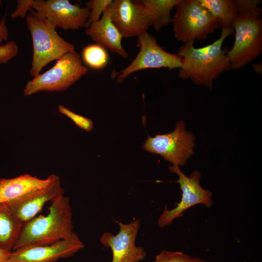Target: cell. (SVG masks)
Masks as SVG:
<instances>
[{"label":"cell","instance_id":"4dcf8cb0","mask_svg":"<svg viewBox=\"0 0 262 262\" xmlns=\"http://www.w3.org/2000/svg\"><path fill=\"white\" fill-rule=\"evenodd\" d=\"M1 4H2V1L0 0V6L1 5Z\"/></svg>","mask_w":262,"mask_h":262},{"label":"cell","instance_id":"f546056e","mask_svg":"<svg viewBox=\"0 0 262 262\" xmlns=\"http://www.w3.org/2000/svg\"><path fill=\"white\" fill-rule=\"evenodd\" d=\"M253 67L254 68L255 71L256 72L258 73L259 74H260V72L261 73V71L260 70V68H262V67H260V65L257 64L253 66Z\"/></svg>","mask_w":262,"mask_h":262},{"label":"cell","instance_id":"cb8c5ba5","mask_svg":"<svg viewBox=\"0 0 262 262\" xmlns=\"http://www.w3.org/2000/svg\"><path fill=\"white\" fill-rule=\"evenodd\" d=\"M18 52V46L14 41H10L4 45H0V64L8 63L17 55Z\"/></svg>","mask_w":262,"mask_h":262},{"label":"cell","instance_id":"7402d4cb","mask_svg":"<svg viewBox=\"0 0 262 262\" xmlns=\"http://www.w3.org/2000/svg\"><path fill=\"white\" fill-rule=\"evenodd\" d=\"M58 110L61 114L69 118L81 129L87 132L91 131L93 130V122L91 119L77 114L61 105L58 106Z\"/></svg>","mask_w":262,"mask_h":262},{"label":"cell","instance_id":"4fadbf2b","mask_svg":"<svg viewBox=\"0 0 262 262\" xmlns=\"http://www.w3.org/2000/svg\"><path fill=\"white\" fill-rule=\"evenodd\" d=\"M108 8L113 23L123 38L137 37L152 26L148 12L136 0H113Z\"/></svg>","mask_w":262,"mask_h":262},{"label":"cell","instance_id":"ba28073f","mask_svg":"<svg viewBox=\"0 0 262 262\" xmlns=\"http://www.w3.org/2000/svg\"><path fill=\"white\" fill-rule=\"evenodd\" d=\"M168 169L171 173L178 176L175 182L180 184L182 192L181 198L174 208L168 210L167 206L164 207L158 220V225L161 228L170 225L175 219L182 217L184 211L193 206L202 204L210 208L213 204L212 192L203 189L200 184L201 174L199 171H195L190 177H188L181 172L178 165L169 166Z\"/></svg>","mask_w":262,"mask_h":262},{"label":"cell","instance_id":"3957f363","mask_svg":"<svg viewBox=\"0 0 262 262\" xmlns=\"http://www.w3.org/2000/svg\"><path fill=\"white\" fill-rule=\"evenodd\" d=\"M32 10L31 14L27 15L26 19L32 36L33 47L30 73L34 77L40 74L42 68L48 63L74 51L75 48L73 44L58 34L55 27L46 19L33 14Z\"/></svg>","mask_w":262,"mask_h":262},{"label":"cell","instance_id":"5bb4252c","mask_svg":"<svg viewBox=\"0 0 262 262\" xmlns=\"http://www.w3.org/2000/svg\"><path fill=\"white\" fill-rule=\"evenodd\" d=\"M64 192L60 178L52 174L51 182L46 186L6 203L20 220L25 223L37 216L46 203L63 196Z\"/></svg>","mask_w":262,"mask_h":262},{"label":"cell","instance_id":"484cf974","mask_svg":"<svg viewBox=\"0 0 262 262\" xmlns=\"http://www.w3.org/2000/svg\"><path fill=\"white\" fill-rule=\"evenodd\" d=\"M33 0H18L16 1V7L14 12L11 15L12 18L18 17L24 18L26 16V13L32 9V5Z\"/></svg>","mask_w":262,"mask_h":262},{"label":"cell","instance_id":"277c9868","mask_svg":"<svg viewBox=\"0 0 262 262\" xmlns=\"http://www.w3.org/2000/svg\"><path fill=\"white\" fill-rule=\"evenodd\" d=\"M235 39L228 51L231 68L246 66L262 52V19L260 15L238 13L232 26Z\"/></svg>","mask_w":262,"mask_h":262},{"label":"cell","instance_id":"603a6c76","mask_svg":"<svg viewBox=\"0 0 262 262\" xmlns=\"http://www.w3.org/2000/svg\"><path fill=\"white\" fill-rule=\"evenodd\" d=\"M192 257L183 252L163 250L153 262H192Z\"/></svg>","mask_w":262,"mask_h":262},{"label":"cell","instance_id":"5b68a950","mask_svg":"<svg viewBox=\"0 0 262 262\" xmlns=\"http://www.w3.org/2000/svg\"><path fill=\"white\" fill-rule=\"evenodd\" d=\"M80 54L75 50L64 55L55 65L43 73L39 74L26 83L25 96L41 91L59 92L68 88L87 72Z\"/></svg>","mask_w":262,"mask_h":262},{"label":"cell","instance_id":"8fae6325","mask_svg":"<svg viewBox=\"0 0 262 262\" xmlns=\"http://www.w3.org/2000/svg\"><path fill=\"white\" fill-rule=\"evenodd\" d=\"M119 226L118 232L114 235L110 232L102 233L100 242L112 252L111 262H139L147 256L145 249L135 245L140 222L134 219L128 224L116 221Z\"/></svg>","mask_w":262,"mask_h":262},{"label":"cell","instance_id":"d6986e66","mask_svg":"<svg viewBox=\"0 0 262 262\" xmlns=\"http://www.w3.org/2000/svg\"><path fill=\"white\" fill-rule=\"evenodd\" d=\"M222 29H231L238 10L233 0H198Z\"/></svg>","mask_w":262,"mask_h":262},{"label":"cell","instance_id":"30bf717a","mask_svg":"<svg viewBox=\"0 0 262 262\" xmlns=\"http://www.w3.org/2000/svg\"><path fill=\"white\" fill-rule=\"evenodd\" d=\"M32 11L51 25L65 30L86 27L90 10L67 0H33Z\"/></svg>","mask_w":262,"mask_h":262},{"label":"cell","instance_id":"9a60e30c","mask_svg":"<svg viewBox=\"0 0 262 262\" xmlns=\"http://www.w3.org/2000/svg\"><path fill=\"white\" fill-rule=\"evenodd\" d=\"M86 28L85 33L96 44L108 49L123 58H128V52L122 44L123 36L113 23L108 8L98 21L92 23Z\"/></svg>","mask_w":262,"mask_h":262},{"label":"cell","instance_id":"d4e9b609","mask_svg":"<svg viewBox=\"0 0 262 262\" xmlns=\"http://www.w3.org/2000/svg\"><path fill=\"white\" fill-rule=\"evenodd\" d=\"M235 2L238 13L250 12L260 15L261 12L259 5L261 3L260 0H236Z\"/></svg>","mask_w":262,"mask_h":262},{"label":"cell","instance_id":"6da1fadb","mask_svg":"<svg viewBox=\"0 0 262 262\" xmlns=\"http://www.w3.org/2000/svg\"><path fill=\"white\" fill-rule=\"evenodd\" d=\"M234 31L222 29L218 39L205 47L196 48L195 41L183 43L179 49L178 54L182 59L178 76L182 80L190 79L198 85L212 88L214 80L225 71L231 68L227 56L228 48H222L225 39Z\"/></svg>","mask_w":262,"mask_h":262},{"label":"cell","instance_id":"8992f818","mask_svg":"<svg viewBox=\"0 0 262 262\" xmlns=\"http://www.w3.org/2000/svg\"><path fill=\"white\" fill-rule=\"evenodd\" d=\"M173 18L175 38L183 43L204 40L221 27L198 0H180Z\"/></svg>","mask_w":262,"mask_h":262},{"label":"cell","instance_id":"52a82bcc","mask_svg":"<svg viewBox=\"0 0 262 262\" xmlns=\"http://www.w3.org/2000/svg\"><path fill=\"white\" fill-rule=\"evenodd\" d=\"M137 41L140 50L136 57L125 68L119 71H113L111 77L116 78L118 83L122 82L131 74L149 68H180L182 58L178 54L164 50L157 43L156 38L144 32L138 35Z\"/></svg>","mask_w":262,"mask_h":262},{"label":"cell","instance_id":"f1b7e54d","mask_svg":"<svg viewBox=\"0 0 262 262\" xmlns=\"http://www.w3.org/2000/svg\"><path fill=\"white\" fill-rule=\"evenodd\" d=\"M192 262H207L205 260L197 257H192Z\"/></svg>","mask_w":262,"mask_h":262},{"label":"cell","instance_id":"ffe728a7","mask_svg":"<svg viewBox=\"0 0 262 262\" xmlns=\"http://www.w3.org/2000/svg\"><path fill=\"white\" fill-rule=\"evenodd\" d=\"M83 62L94 69H101L108 64L109 55L106 49L102 46L91 44L84 47L82 53Z\"/></svg>","mask_w":262,"mask_h":262},{"label":"cell","instance_id":"2e32d148","mask_svg":"<svg viewBox=\"0 0 262 262\" xmlns=\"http://www.w3.org/2000/svg\"><path fill=\"white\" fill-rule=\"evenodd\" d=\"M52 174L45 179L26 174L11 179H0V204L17 199L48 185Z\"/></svg>","mask_w":262,"mask_h":262},{"label":"cell","instance_id":"9c48e42d","mask_svg":"<svg viewBox=\"0 0 262 262\" xmlns=\"http://www.w3.org/2000/svg\"><path fill=\"white\" fill-rule=\"evenodd\" d=\"M185 125L183 121H180L173 131L149 137L143 148L147 152L161 155L173 165H184L194 154L195 146V136L185 130Z\"/></svg>","mask_w":262,"mask_h":262},{"label":"cell","instance_id":"e0dca14e","mask_svg":"<svg viewBox=\"0 0 262 262\" xmlns=\"http://www.w3.org/2000/svg\"><path fill=\"white\" fill-rule=\"evenodd\" d=\"M23 224L6 202L0 204V248L8 252L14 250Z\"/></svg>","mask_w":262,"mask_h":262},{"label":"cell","instance_id":"4316f807","mask_svg":"<svg viewBox=\"0 0 262 262\" xmlns=\"http://www.w3.org/2000/svg\"><path fill=\"white\" fill-rule=\"evenodd\" d=\"M8 37V30L6 25V16H4L0 22V43L6 41Z\"/></svg>","mask_w":262,"mask_h":262},{"label":"cell","instance_id":"7c38bea8","mask_svg":"<svg viewBox=\"0 0 262 262\" xmlns=\"http://www.w3.org/2000/svg\"><path fill=\"white\" fill-rule=\"evenodd\" d=\"M84 246L75 233L52 244L29 246L14 250L6 262H56L60 259L72 256Z\"/></svg>","mask_w":262,"mask_h":262},{"label":"cell","instance_id":"7a4b0ae2","mask_svg":"<svg viewBox=\"0 0 262 262\" xmlns=\"http://www.w3.org/2000/svg\"><path fill=\"white\" fill-rule=\"evenodd\" d=\"M73 228L70 199L64 195L51 202L47 215L36 216L23 223L14 250L54 244L72 236L75 233Z\"/></svg>","mask_w":262,"mask_h":262},{"label":"cell","instance_id":"83f0119b","mask_svg":"<svg viewBox=\"0 0 262 262\" xmlns=\"http://www.w3.org/2000/svg\"><path fill=\"white\" fill-rule=\"evenodd\" d=\"M11 252L0 248V262H6Z\"/></svg>","mask_w":262,"mask_h":262},{"label":"cell","instance_id":"44dd1931","mask_svg":"<svg viewBox=\"0 0 262 262\" xmlns=\"http://www.w3.org/2000/svg\"><path fill=\"white\" fill-rule=\"evenodd\" d=\"M113 1V0H90L86 2V7L90 10L86 27L92 23L98 21Z\"/></svg>","mask_w":262,"mask_h":262},{"label":"cell","instance_id":"ac0fdd59","mask_svg":"<svg viewBox=\"0 0 262 262\" xmlns=\"http://www.w3.org/2000/svg\"><path fill=\"white\" fill-rule=\"evenodd\" d=\"M180 0H139L136 1L142 5L148 12L155 31H159L172 23L171 11Z\"/></svg>","mask_w":262,"mask_h":262}]
</instances>
